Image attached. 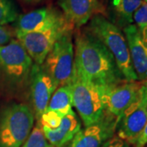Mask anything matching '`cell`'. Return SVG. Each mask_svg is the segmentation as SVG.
I'll use <instances>...</instances> for the list:
<instances>
[{
	"label": "cell",
	"instance_id": "1",
	"mask_svg": "<svg viewBox=\"0 0 147 147\" xmlns=\"http://www.w3.org/2000/svg\"><path fill=\"white\" fill-rule=\"evenodd\" d=\"M74 67L99 88H110L125 82L113 55L88 30L75 37Z\"/></svg>",
	"mask_w": 147,
	"mask_h": 147
},
{
	"label": "cell",
	"instance_id": "2",
	"mask_svg": "<svg viewBox=\"0 0 147 147\" xmlns=\"http://www.w3.org/2000/svg\"><path fill=\"white\" fill-rule=\"evenodd\" d=\"M87 30L105 45L113 55L117 66L127 82L137 81L131 65L129 49L125 35L119 27L100 14L91 18Z\"/></svg>",
	"mask_w": 147,
	"mask_h": 147
},
{
	"label": "cell",
	"instance_id": "3",
	"mask_svg": "<svg viewBox=\"0 0 147 147\" xmlns=\"http://www.w3.org/2000/svg\"><path fill=\"white\" fill-rule=\"evenodd\" d=\"M69 84L72 104L84 126L92 125L100 120L106 112L100 88L86 79L75 67Z\"/></svg>",
	"mask_w": 147,
	"mask_h": 147
},
{
	"label": "cell",
	"instance_id": "4",
	"mask_svg": "<svg viewBox=\"0 0 147 147\" xmlns=\"http://www.w3.org/2000/svg\"><path fill=\"white\" fill-rule=\"evenodd\" d=\"M34 114L25 104L9 105L0 114V147H21L34 127Z\"/></svg>",
	"mask_w": 147,
	"mask_h": 147
},
{
	"label": "cell",
	"instance_id": "5",
	"mask_svg": "<svg viewBox=\"0 0 147 147\" xmlns=\"http://www.w3.org/2000/svg\"><path fill=\"white\" fill-rule=\"evenodd\" d=\"M34 61L17 39L0 46V74L12 88L29 83Z\"/></svg>",
	"mask_w": 147,
	"mask_h": 147
},
{
	"label": "cell",
	"instance_id": "6",
	"mask_svg": "<svg viewBox=\"0 0 147 147\" xmlns=\"http://www.w3.org/2000/svg\"><path fill=\"white\" fill-rule=\"evenodd\" d=\"M42 65L57 87L70 83L74 67L73 30L56 42Z\"/></svg>",
	"mask_w": 147,
	"mask_h": 147
},
{
	"label": "cell",
	"instance_id": "7",
	"mask_svg": "<svg viewBox=\"0 0 147 147\" xmlns=\"http://www.w3.org/2000/svg\"><path fill=\"white\" fill-rule=\"evenodd\" d=\"M147 122V84L142 83L136 98L119 119L117 136L134 146Z\"/></svg>",
	"mask_w": 147,
	"mask_h": 147
},
{
	"label": "cell",
	"instance_id": "8",
	"mask_svg": "<svg viewBox=\"0 0 147 147\" xmlns=\"http://www.w3.org/2000/svg\"><path fill=\"white\" fill-rule=\"evenodd\" d=\"M74 28L70 22L66 21L46 31L16 34V37L34 63L42 65L56 42L67 32L74 30Z\"/></svg>",
	"mask_w": 147,
	"mask_h": 147
},
{
	"label": "cell",
	"instance_id": "9",
	"mask_svg": "<svg viewBox=\"0 0 147 147\" xmlns=\"http://www.w3.org/2000/svg\"><path fill=\"white\" fill-rule=\"evenodd\" d=\"M118 122L119 118L106 112L97 123L80 129L66 147H100L115 135Z\"/></svg>",
	"mask_w": 147,
	"mask_h": 147
},
{
	"label": "cell",
	"instance_id": "10",
	"mask_svg": "<svg viewBox=\"0 0 147 147\" xmlns=\"http://www.w3.org/2000/svg\"><path fill=\"white\" fill-rule=\"evenodd\" d=\"M29 84L34 117L38 120L47 110L48 102L58 87L42 65L35 63L32 65Z\"/></svg>",
	"mask_w": 147,
	"mask_h": 147
},
{
	"label": "cell",
	"instance_id": "11",
	"mask_svg": "<svg viewBox=\"0 0 147 147\" xmlns=\"http://www.w3.org/2000/svg\"><path fill=\"white\" fill-rule=\"evenodd\" d=\"M66 18L62 12L53 7H42L19 16L16 20V34L42 32L65 23Z\"/></svg>",
	"mask_w": 147,
	"mask_h": 147
},
{
	"label": "cell",
	"instance_id": "12",
	"mask_svg": "<svg viewBox=\"0 0 147 147\" xmlns=\"http://www.w3.org/2000/svg\"><path fill=\"white\" fill-rule=\"evenodd\" d=\"M140 82H123L110 88H100L105 112L119 119L131 105L142 87Z\"/></svg>",
	"mask_w": 147,
	"mask_h": 147
},
{
	"label": "cell",
	"instance_id": "13",
	"mask_svg": "<svg viewBox=\"0 0 147 147\" xmlns=\"http://www.w3.org/2000/svg\"><path fill=\"white\" fill-rule=\"evenodd\" d=\"M123 34L127 42L131 65L137 80H147V42L142 39L134 24L123 28Z\"/></svg>",
	"mask_w": 147,
	"mask_h": 147
},
{
	"label": "cell",
	"instance_id": "14",
	"mask_svg": "<svg viewBox=\"0 0 147 147\" xmlns=\"http://www.w3.org/2000/svg\"><path fill=\"white\" fill-rule=\"evenodd\" d=\"M62 13L74 27L83 26L100 9L98 0H59Z\"/></svg>",
	"mask_w": 147,
	"mask_h": 147
},
{
	"label": "cell",
	"instance_id": "15",
	"mask_svg": "<svg viewBox=\"0 0 147 147\" xmlns=\"http://www.w3.org/2000/svg\"><path fill=\"white\" fill-rule=\"evenodd\" d=\"M47 140L54 147H63L70 142L81 129V123L73 110L63 116L60 126L56 129L41 127Z\"/></svg>",
	"mask_w": 147,
	"mask_h": 147
},
{
	"label": "cell",
	"instance_id": "16",
	"mask_svg": "<svg viewBox=\"0 0 147 147\" xmlns=\"http://www.w3.org/2000/svg\"><path fill=\"white\" fill-rule=\"evenodd\" d=\"M142 3V0H110L111 12L117 25L124 28L133 24V15Z\"/></svg>",
	"mask_w": 147,
	"mask_h": 147
},
{
	"label": "cell",
	"instance_id": "17",
	"mask_svg": "<svg viewBox=\"0 0 147 147\" xmlns=\"http://www.w3.org/2000/svg\"><path fill=\"white\" fill-rule=\"evenodd\" d=\"M72 95L70 84L59 86L48 102L47 110L56 111L61 116L69 113L72 109Z\"/></svg>",
	"mask_w": 147,
	"mask_h": 147
},
{
	"label": "cell",
	"instance_id": "18",
	"mask_svg": "<svg viewBox=\"0 0 147 147\" xmlns=\"http://www.w3.org/2000/svg\"><path fill=\"white\" fill-rule=\"evenodd\" d=\"M18 17V9L11 0H0V26L11 23Z\"/></svg>",
	"mask_w": 147,
	"mask_h": 147
},
{
	"label": "cell",
	"instance_id": "19",
	"mask_svg": "<svg viewBox=\"0 0 147 147\" xmlns=\"http://www.w3.org/2000/svg\"><path fill=\"white\" fill-rule=\"evenodd\" d=\"M21 147H54L45 137L38 123L33 127L30 136Z\"/></svg>",
	"mask_w": 147,
	"mask_h": 147
},
{
	"label": "cell",
	"instance_id": "20",
	"mask_svg": "<svg viewBox=\"0 0 147 147\" xmlns=\"http://www.w3.org/2000/svg\"><path fill=\"white\" fill-rule=\"evenodd\" d=\"M133 22H135L134 25L137 26L142 39L147 42V3L142 1L133 15Z\"/></svg>",
	"mask_w": 147,
	"mask_h": 147
},
{
	"label": "cell",
	"instance_id": "21",
	"mask_svg": "<svg viewBox=\"0 0 147 147\" xmlns=\"http://www.w3.org/2000/svg\"><path fill=\"white\" fill-rule=\"evenodd\" d=\"M62 118L63 116H61L56 111L46 110V111L40 116L39 119L38 120V123L41 127L56 129L60 126Z\"/></svg>",
	"mask_w": 147,
	"mask_h": 147
},
{
	"label": "cell",
	"instance_id": "22",
	"mask_svg": "<svg viewBox=\"0 0 147 147\" xmlns=\"http://www.w3.org/2000/svg\"><path fill=\"white\" fill-rule=\"evenodd\" d=\"M100 147H131V146L117 135H114L110 139H108Z\"/></svg>",
	"mask_w": 147,
	"mask_h": 147
},
{
	"label": "cell",
	"instance_id": "23",
	"mask_svg": "<svg viewBox=\"0 0 147 147\" xmlns=\"http://www.w3.org/2000/svg\"><path fill=\"white\" fill-rule=\"evenodd\" d=\"M11 33L6 27L0 26V46L4 45L11 40Z\"/></svg>",
	"mask_w": 147,
	"mask_h": 147
},
{
	"label": "cell",
	"instance_id": "24",
	"mask_svg": "<svg viewBox=\"0 0 147 147\" xmlns=\"http://www.w3.org/2000/svg\"><path fill=\"white\" fill-rule=\"evenodd\" d=\"M147 144V122L133 147H145Z\"/></svg>",
	"mask_w": 147,
	"mask_h": 147
},
{
	"label": "cell",
	"instance_id": "25",
	"mask_svg": "<svg viewBox=\"0 0 147 147\" xmlns=\"http://www.w3.org/2000/svg\"><path fill=\"white\" fill-rule=\"evenodd\" d=\"M26 2H29V3H37V2H39V1H42V0H25Z\"/></svg>",
	"mask_w": 147,
	"mask_h": 147
},
{
	"label": "cell",
	"instance_id": "26",
	"mask_svg": "<svg viewBox=\"0 0 147 147\" xmlns=\"http://www.w3.org/2000/svg\"><path fill=\"white\" fill-rule=\"evenodd\" d=\"M143 2H145V3H147V0H142Z\"/></svg>",
	"mask_w": 147,
	"mask_h": 147
},
{
	"label": "cell",
	"instance_id": "27",
	"mask_svg": "<svg viewBox=\"0 0 147 147\" xmlns=\"http://www.w3.org/2000/svg\"><path fill=\"white\" fill-rule=\"evenodd\" d=\"M145 83H146V84H147V80H146V81H145Z\"/></svg>",
	"mask_w": 147,
	"mask_h": 147
}]
</instances>
